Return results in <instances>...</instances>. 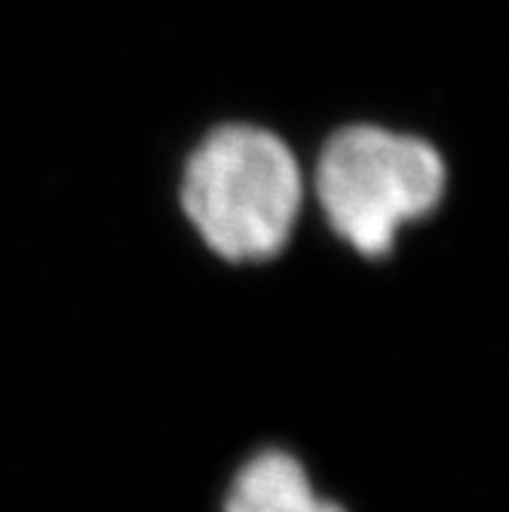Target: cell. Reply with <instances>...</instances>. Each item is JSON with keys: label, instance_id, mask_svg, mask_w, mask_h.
I'll return each mask as SVG.
<instances>
[{"label": "cell", "instance_id": "cell-1", "mask_svg": "<svg viewBox=\"0 0 509 512\" xmlns=\"http://www.w3.org/2000/svg\"><path fill=\"white\" fill-rule=\"evenodd\" d=\"M178 203L230 264L280 255L304 206V172L280 135L255 123L209 129L184 163Z\"/></svg>", "mask_w": 509, "mask_h": 512}, {"label": "cell", "instance_id": "cell-2", "mask_svg": "<svg viewBox=\"0 0 509 512\" xmlns=\"http://www.w3.org/2000/svg\"><path fill=\"white\" fill-rule=\"evenodd\" d=\"M313 184L335 234L365 258H384L405 224L436 212L448 169L421 135L350 123L326 138Z\"/></svg>", "mask_w": 509, "mask_h": 512}, {"label": "cell", "instance_id": "cell-3", "mask_svg": "<svg viewBox=\"0 0 509 512\" xmlns=\"http://www.w3.org/2000/svg\"><path fill=\"white\" fill-rule=\"evenodd\" d=\"M224 512H347L319 497L301 460L286 451H261L237 473Z\"/></svg>", "mask_w": 509, "mask_h": 512}]
</instances>
